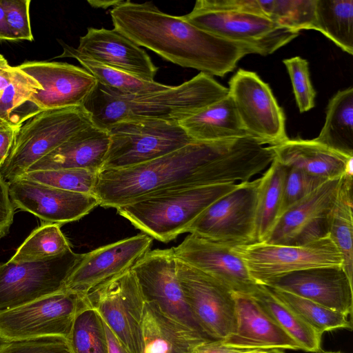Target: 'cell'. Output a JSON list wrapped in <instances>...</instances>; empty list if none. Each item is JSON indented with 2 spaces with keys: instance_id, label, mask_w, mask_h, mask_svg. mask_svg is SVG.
<instances>
[{
  "instance_id": "obj_9",
  "label": "cell",
  "mask_w": 353,
  "mask_h": 353,
  "mask_svg": "<svg viewBox=\"0 0 353 353\" xmlns=\"http://www.w3.org/2000/svg\"><path fill=\"white\" fill-rule=\"evenodd\" d=\"M86 296L90 306L129 353H143L145 300L132 270L103 282Z\"/></svg>"
},
{
  "instance_id": "obj_29",
  "label": "cell",
  "mask_w": 353,
  "mask_h": 353,
  "mask_svg": "<svg viewBox=\"0 0 353 353\" xmlns=\"http://www.w3.org/2000/svg\"><path fill=\"white\" fill-rule=\"evenodd\" d=\"M316 142L353 157V88L338 91L327 107L325 123Z\"/></svg>"
},
{
  "instance_id": "obj_25",
  "label": "cell",
  "mask_w": 353,
  "mask_h": 353,
  "mask_svg": "<svg viewBox=\"0 0 353 353\" xmlns=\"http://www.w3.org/2000/svg\"><path fill=\"white\" fill-rule=\"evenodd\" d=\"M274 159L285 167H293L326 180L353 176V157H347L312 140L288 139L272 145Z\"/></svg>"
},
{
  "instance_id": "obj_12",
  "label": "cell",
  "mask_w": 353,
  "mask_h": 353,
  "mask_svg": "<svg viewBox=\"0 0 353 353\" xmlns=\"http://www.w3.org/2000/svg\"><path fill=\"white\" fill-rule=\"evenodd\" d=\"M176 270L184 299L201 331L210 339L225 340L236 327L233 292L177 259Z\"/></svg>"
},
{
  "instance_id": "obj_34",
  "label": "cell",
  "mask_w": 353,
  "mask_h": 353,
  "mask_svg": "<svg viewBox=\"0 0 353 353\" xmlns=\"http://www.w3.org/2000/svg\"><path fill=\"white\" fill-rule=\"evenodd\" d=\"M316 30L353 54V0H316Z\"/></svg>"
},
{
  "instance_id": "obj_18",
  "label": "cell",
  "mask_w": 353,
  "mask_h": 353,
  "mask_svg": "<svg viewBox=\"0 0 353 353\" xmlns=\"http://www.w3.org/2000/svg\"><path fill=\"white\" fill-rule=\"evenodd\" d=\"M152 244V237L140 234L81 254L64 290L88 294L103 282L130 270L150 250Z\"/></svg>"
},
{
  "instance_id": "obj_47",
  "label": "cell",
  "mask_w": 353,
  "mask_h": 353,
  "mask_svg": "<svg viewBox=\"0 0 353 353\" xmlns=\"http://www.w3.org/2000/svg\"><path fill=\"white\" fill-rule=\"evenodd\" d=\"M104 327L108 341L109 353H129L105 323Z\"/></svg>"
},
{
  "instance_id": "obj_49",
  "label": "cell",
  "mask_w": 353,
  "mask_h": 353,
  "mask_svg": "<svg viewBox=\"0 0 353 353\" xmlns=\"http://www.w3.org/2000/svg\"><path fill=\"white\" fill-rule=\"evenodd\" d=\"M121 0H119V1H99V0H97V1H88V2L90 4L91 6L94 7V8H103V9H105V8H108L109 7H114L116 6L119 2H120Z\"/></svg>"
},
{
  "instance_id": "obj_36",
  "label": "cell",
  "mask_w": 353,
  "mask_h": 353,
  "mask_svg": "<svg viewBox=\"0 0 353 353\" xmlns=\"http://www.w3.org/2000/svg\"><path fill=\"white\" fill-rule=\"evenodd\" d=\"M66 341L71 353H109L104 323L90 305L76 314Z\"/></svg>"
},
{
  "instance_id": "obj_33",
  "label": "cell",
  "mask_w": 353,
  "mask_h": 353,
  "mask_svg": "<svg viewBox=\"0 0 353 353\" xmlns=\"http://www.w3.org/2000/svg\"><path fill=\"white\" fill-rule=\"evenodd\" d=\"M285 167L273 160L260 178L256 216V243L265 241L281 214Z\"/></svg>"
},
{
  "instance_id": "obj_51",
  "label": "cell",
  "mask_w": 353,
  "mask_h": 353,
  "mask_svg": "<svg viewBox=\"0 0 353 353\" xmlns=\"http://www.w3.org/2000/svg\"><path fill=\"white\" fill-rule=\"evenodd\" d=\"M319 353H341V352H322L321 351Z\"/></svg>"
},
{
  "instance_id": "obj_39",
  "label": "cell",
  "mask_w": 353,
  "mask_h": 353,
  "mask_svg": "<svg viewBox=\"0 0 353 353\" xmlns=\"http://www.w3.org/2000/svg\"><path fill=\"white\" fill-rule=\"evenodd\" d=\"M97 173L83 169H57L28 172L19 178L48 186L93 195Z\"/></svg>"
},
{
  "instance_id": "obj_11",
  "label": "cell",
  "mask_w": 353,
  "mask_h": 353,
  "mask_svg": "<svg viewBox=\"0 0 353 353\" xmlns=\"http://www.w3.org/2000/svg\"><path fill=\"white\" fill-rule=\"evenodd\" d=\"M252 279L265 281L302 270L342 266L340 252L329 236L302 245L254 243L234 247Z\"/></svg>"
},
{
  "instance_id": "obj_37",
  "label": "cell",
  "mask_w": 353,
  "mask_h": 353,
  "mask_svg": "<svg viewBox=\"0 0 353 353\" xmlns=\"http://www.w3.org/2000/svg\"><path fill=\"white\" fill-rule=\"evenodd\" d=\"M274 294L292 309L307 325L319 333L344 328L352 329L347 316L310 300L277 289L270 288Z\"/></svg>"
},
{
  "instance_id": "obj_42",
  "label": "cell",
  "mask_w": 353,
  "mask_h": 353,
  "mask_svg": "<svg viewBox=\"0 0 353 353\" xmlns=\"http://www.w3.org/2000/svg\"><path fill=\"white\" fill-rule=\"evenodd\" d=\"M1 3L14 41H33L29 14L30 0H1Z\"/></svg>"
},
{
  "instance_id": "obj_43",
  "label": "cell",
  "mask_w": 353,
  "mask_h": 353,
  "mask_svg": "<svg viewBox=\"0 0 353 353\" xmlns=\"http://www.w3.org/2000/svg\"><path fill=\"white\" fill-rule=\"evenodd\" d=\"M0 353H71L63 337L0 342Z\"/></svg>"
},
{
  "instance_id": "obj_35",
  "label": "cell",
  "mask_w": 353,
  "mask_h": 353,
  "mask_svg": "<svg viewBox=\"0 0 353 353\" xmlns=\"http://www.w3.org/2000/svg\"><path fill=\"white\" fill-rule=\"evenodd\" d=\"M61 226L56 223H42L30 234L9 261L14 263L35 261L72 250Z\"/></svg>"
},
{
  "instance_id": "obj_5",
  "label": "cell",
  "mask_w": 353,
  "mask_h": 353,
  "mask_svg": "<svg viewBox=\"0 0 353 353\" xmlns=\"http://www.w3.org/2000/svg\"><path fill=\"white\" fill-rule=\"evenodd\" d=\"M92 123L83 106L39 112L17 130L0 167V176L7 183L19 178L39 159Z\"/></svg>"
},
{
  "instance_id": "obj_30",
  "label": "cell",
  "mask_w": 353,
  "mask_h": 353,
  "mask_svg": "<svg viewBox=\"0 0 353 353\" xmlns=\"http://www.w3.org/2000/svg\"><path fill=\"white\" fill-rule=\"evenodd\" d=\"M250 295L301 347L302 350L316 353L321 351L322 334L279 299L270 288L258 283Z\"/></svg>"
},
{
  "instance_id": "obj_15",
  "label": "cell",
  "mask_w": 353,
  "mask_h": 353,
  "mask_svg": "<svg viewBox=\"0 0 353 353\" xmlns=\"http://www.w3.org/2000/svg\"><path fill=\"white\" fill-rule=\"evenodd\" d=\"M342 176L326 181L288 208L280 215L267 239L263 243L302 245L329 236V215Z\"/></svg>"
},
{
  "instance_id": "obj_3",
  "label": "cell",
  "mask_w": 353,
  "mask_h": 353,
  "mask_svg": "<svg viewBox=\"0 0 353 353\" xmlns=\"http://www.w3.org/2000/svg\"><path fill=\"white\" fill-rule=\"evenodd\" d=\"M228 94V88L212 76L199 72L179 85L137 95H121L98 84L83 108L92 123L103 129L127 120L179 123Z\"/></svg>"
},
{
  "instance_id": "obj_1",
  "label": "cell",
  "mask_w": 353,
  "mask_h": 353,
  "mask_svg": "<svg viewBox=\"0 0 353 353\" xmlns=\"http://www.w3.org/2000/svg\"><path fill=\"white\" fill-rule=\"evenodd\" d=\"M272 158L270 149L252 137L194 141L146 163L101 170L93 195L99 205L117 209L165 192L248 181L269 167Z\"/></svg>"
},
{
  "instance_id": "obj_19",
  "label": "cell",
  "mask_w": 353,
  "mask_h": 353,
  "mask_svg": "<svg viewBox=\"0 0 353 353\" xmlns=\"http://www.w3.org/2000/svg\"><path fill=\"white\" fill-rule=\"evenodd\" d=\"M15 208L31 213L44 223L60 225L81 219L99 205L92 194L67 191L18 178L10 183Z\"/></svg>"
},
{
  "instance_id": "obj_26",
  "label": "cell",
  "mask_w": 353,
  "mask_h": 353,
  "mask_svg": "<svg viewBox=\"0 0 353 353\" xmlns=\"http://www.w3.org/2000/svg\"><path fill=\"white\" fill-rule=\"evenodd\" d=\"M211 340L165 314L154 303L145 302L142 319L143 353H192Z\"/></svg>"
},
{
  "instance_id": "obj_8",
  "label": "cell",
  "mask_w": 353,
  "mask_h": 353,
  "mask_svg": "<svg viewBox=\"0 0 353 353\" xmlns=\"http://www.w3.org/2000/svg\"><path fill=\"white\" fill-rule=\"evenodd\" d=\"M260 178L239 183L208 207L185 232L232 247L256 243Z\"/></svg>"
},
{
  "instance_id": "obj_16",
  "label": "cell",
  "mask_w": 353,
  "mask_h": 353,
  "mask_svg": "<svg viewBox=\"0 0 353 353\" xmlns=\"http://www.w3.org/2000/svg\"><path fill=\"white\" fill-rule=\"evenodd\" d=\"M131 270L145 302L156 303L168 316L207 337L193 319L184 299L172 248L148 251Z\"/></svg>"
},
{
  "instance_id": "obj_48",
  "label": "cell",
  "mask_w": 353,
  "mask_h": 353,
  "mask_svg": "<svg viewBox=\"0 0 353 353\" xmlns=\"http://www.w3.org/2000/svg\"><path fill=\"white\" fill-rule=\"evenodd\" d=\"M0 41H14L6 19V13L0 0Z\"/></svg>"
},
{
  "instance_id": "obj_31",
  "label": "cell",
  "mask_w": 353,
  "mask_h": 353,
  "mask_svg": "<svg viewBox=\"0 0 353 353\" xmlns=\"http://www.w3.org/2000/svg\"><path fill=\"white\" fill-rule=\"evenodd\" d=\"M63 53L57 58H72L89 72L98 84L121 95H137L155 92L170 87L155 81H145L96 61L79 52L74 47L60 41Z\"/></svg>"
},
{
  "instance_id": "obj_20",
  "label": "cell",
  "mask_w": 353,
  "mask_h": 353,
  "mask_svg": "<svg viewBox=\"0 0 353 353\" xmlns=\"http://www.w3.org/2000/svg\"><path fill=\"white\" fill-rule=\"evenodd\" d=\"M172 249L176 259L210 276L233 292L250 294L258 284L232 246L190 234Z\"/></svg>"
},
{
  "instance_id": "obj_27",
  "label": "cell",
  "mask_w": 353,
  "mask_h": 353,
  "mask_svg": "<svg viewBox=\"0 0 353 353\" xmlns=\"http://www.w3.org/2000/svg\"><path fill=\"white\" fill-rule=\"evenodd\" d=\"M42 88L17 65H10L0 54V125H21L41 112L29 101Z\"/></svg>"
},
{
  "instance_id": "obj_13",
  "label": "cell",
  "mask_w": 353,
  "mask_h": 353,
  "mask_svg": "<svg viewBox=\"0 0 353 353\" xmlns=\"http://www.w3.org/2000/svg\"><path fill=\"white\" fill-rule=\"evenodd\" d=\"M81 257L70 250L35 261L0 265V310L64 290L65 283Z\"/></svg>"
},
{
  "instance_id": "obj_7",
  "label": "cell",
  "mask_w": 353,
  "mask_h": 353,
  "mask_svg": "<svg viewBox=\"0 0 353 353\" xmlns=\"http://www.w3.org/2000/svg\"><path fill=\"white\" fill-rule=\"evenodd\" d=\"M90 305L86 294L60 292L0 310V342L63 337L76 314Z\"/></svg>"
},
{
  "instance_id": "obj_23",
  "label": "cell",
  "mask_w": 353,
  "mask_h": 353,
  "mask_svg": "<svg viewBox=\"0 0 353 353\" xmlns=\"http://www.w3.org/2000/svg\"><path fill=\"white\" fill-rule=\"evenodd\" d=\"M233 296L236 327L232 334L221 341L223 343L252 350H302L250 294L233 292Z\"/></svg>"
},
{
  "instance_id": "obj_21",
  "label": "cell",
  "mask_w": 353,
  "mask_h": 353,
  "mask_svg": "<svg viewBox=\"0 0 353 353\" xmlns=\"http://www.w3.org/2000/svg\"><path fill=\"white\" fill-rule=\"evenodd\" d=\"M310 300L346 316L353 310L352 281L342 266L293 272L261 283Z\"/></svg>"
},
{
  "instance_id": "obj_2",
  "label": "cell",
  "mask_w": 353,
  "mask_h": 353,
  "mask_svg": "<svg viewBox=\"0 0 353 353\" xmlns=\"http://www.w3.org/2000/svg\"><path fill=\"white\" fill-rule=\"evenodd\" d=\"M114 28L140 47L183 68L224 77L247 54L248 46L210 34L182 18L166 14L152 2L120 1L110 10Z\"/></svg>"
},
{
  "instance_id": "obj_10",
  "label": "cell",
  "mask_w": 353,
  "mask_h": 353,
  "mask_svg": "<svg viewBox=\"0 0 353 353\" xmlns=\"http://www.w3.org/2000/svg\"><path fill=\"white\" fill-rule=\"evenodd\" d=\"M181 17L210 34L250 46L262 56L272 54L299 34L253 12L212 10L194 6L190 12Z\"/></svg>"
},
{
  "instance_id": "obj_32",
  "label": "cell",
  "mask_w": 353,
  "mask_h": 353,
  "mask_svg": "<svg viewBox=\"0 0 353 353\" xmlns=\"http://www.w3.org/2000/svg\"><path fill=\"white\" fill-rule=\"evenodd\" d=\"M352 176L343 174L328 219V235L340 252L343 268L353 279Z\"/></svg>"
},
{
  "instance_id": "obj_22",
  "label": "cell",
  "mask_w": 353,
  "mask_h": 353,
  "mask_svg": "<svg viewBox=\"0 0 353 353\" xmlns=\"http://www.w3.org/2000/svg\"><path fill=\"white\" fill-rule=\"evenodd\" d=\"M76 49L96 61L145 81H154L158 71L146 52L114 28H88Z\"/></svg>"
},
{
  "instance_id": "obj_14",
  "label": "cell",
  "mask_w": 353,
  "mask_h": 353,
  "mask_svg": "<svg viewBox=\"0 0 353 353\" xmlns=\"http://www.w3.org/2000/svg\"><path fill=\"white\" fill-rule=\"evenodd\" d=\"M240 121L250 137L275 145L288 139L285 117L269 85L256 73L239 69L229 81Z\"/></svg>"
},
{
  "instance_id": "obj_50",
  "label": "cell",
  "mask_w": 353,
  "mask_h": 353,
  "mask_svg": "<svg viewBox=\"0 0 353 353\" xmlns=\"http://www.w3.org/2000/svg\"><path fill=\"white\" fill-rule=\"evenodd\" d=\"M265 353H284L281 350L274 349L268 350Z\"/></svg>"
},
{
  "instance_id": "obj_40",
  "label": "cell",
  "mask_w": 353,
  "mask_h": 353,
  "mask_svg": "<svg viewBox=\"0 0 353 353\" xmlns=\"http://www.w3.org/2000/svg\"><path fill=\"white\" fill-rule=\"evenodd\" d=\"M283 62L288 70L299 112L309 111L315 105L316 91L310 81L307 61L294 57Z\"/></svg>"
},
{
  "instance_id": "obj_24",
  "label": "cell",
  "mask_w": 353,
  "mask_h": 353,
  "mask_svg": "<svg viewBox=\"0 0 353 353\" xmlns=\"http://www.w3.org/2000/svg\"><path fill=\"white\" fill-rule=\"evenodd\" d=\"M109 145L108 130L92 123L39 159L26 172L67 168L98 172L102 168Z\"/></svg>"
},
{
  "instance_id": "obj_45",
  "label": "cell",
  "mask_w": 353,
  "mask_h": 353,
  "mask_svg": "<svg viewBox=\"0 0 353 353\" xmlns=\"http://www.w3.org/2000/svg\"><path fill=\"white\" fill-rule=\"evenodd\" d=\"M267 351L230 346L221 340H208L197 345L192 353H265Z\"/></svg>"
},
{
  "instance_id": "obj_41",
  "label": "cell",
  "mask_w": 353,
  "mask_h": 353,
  "mask_svg": "<svg viewBox=\"0 0 353 353\" xmlns=\"http://www.w3.org/2000/svg\"><path fill=\"white\" fill-rule=\"evenodd\" d=\"M326 181L299 168L285 167L281 214Z\"/></svg>"
},
{
  "instance_id": "obj_6",
  "label": "cell",
  "mask_w": 353,
  "mask_h": 353,
  "mask_svg": "<svg viewBox=\"0 0 353 353\" xmlns=\"http://www.w3.org/2000/svg\"><path fill=\"white\" fill-rule=\"evenodd\" d=\"M109 148L101 170L134 166L154 160L193 140L179 123L127 120L108 126Z\"/></svg>"
},
{
  "instance_id": "obj_17",
  "label": "cell",
  "mask_w": 353,
  "mask_h": 353,
  "mask_svg": "<svg viewBox=\"0 0 353 353\" xmlns=\"http://www.w3.org/2000/svg\"><path fill=\"white\" fill-rule=\"evenodd\" d=\"M17 66L41 85L29 101L41 111L83 106L98 85L85 68L68 63L26 61Z\"/></svg>"
},
{
  "instance_id": "obj_28",
  "label": "cell",
  "mask_w": 353,
  "mask_h": 353,
  "mask_svg": "<svg viewBox=\"0 0 353 353\" xmlns=\"http://www.w3.org/2000/svg\"><path fill=\"white\" fill-rule=\"evenodd\" d=\"M179 124L194 141H213L250 137L244 130L229 94Z\"/></svg>"
},
{
  "instance_id": "obj_38",
  "label": "cell",
  "mask_w": 353,
  "mask_h": 353,
  "mask_svg": "<svg viewBox=\"0 0 353 353\" xmlns=\"http://www.w3.org/2000/svg\"><path fill=\"white\" fill-rule=\"evenodd\" d=\"M316 0H259L263 15L277 24L300 32L316 30Z\"/></svg>"
},
{
  "instance_id": "obj_4",
  "label": "cell",
  "mask_w": 353,
  "mask_h": 353,
  "mask_svg": "<svg viewBox=\"0 0 353 353\" xmlns=\"http://www.w3.org/2000/svg\"><path fill=\"white\" fill-rule=\"evenodd\" d=\"M238 183L193 187L143 198L117 208L121 216L144 234L168 243L179 234L208 207Z\"/></svg>"
},
{
  "instance_id": "obj_46",
  "label": "cell",
  "mask_w": 353,
  "mask_h": 353,
  "mask_svg": "<svg viewBox=\"0 0 353 353\" xmlns=\"http://www.w3.org/2000/svg\"><path fill=\"white\" fill-rule=\"evenodd\" d=\"M20 126L0 125V167L10 152L16 132Z\"/></svg>"
},
{
  "instance_id": "obj_44",
  "label": "cell",
  "mask_w": 353,
  "mask_h": 353,
  "mask_svg": "<svg viewBox=\"0 0 353 353\" xmlns=\"http://www.w3.org/2000/svg\"><path fill=\"white\" fill-rule=\"evenodd\" d=\"M15 208L10 199L8 183L0 176V239L9 232Z\"/></svg>"
}]
</instances>
